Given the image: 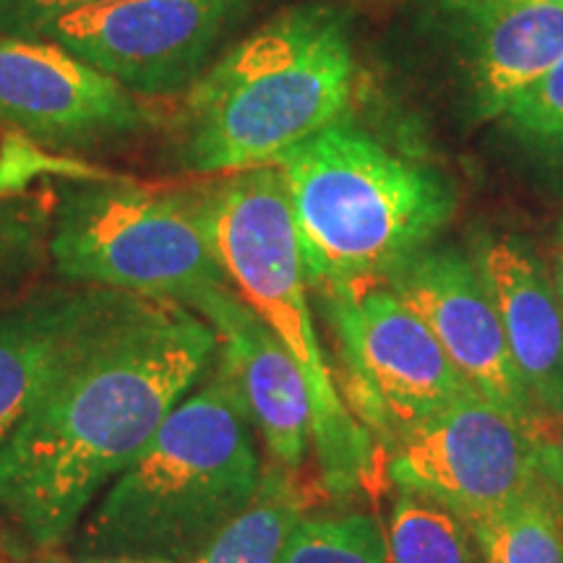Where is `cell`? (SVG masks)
I'll return each instance as SVG.
<instances>
[{"label":"cell","instance_id":"cell-21","mask_svg":"<svg viewBox=\"0 0 563 563\" xmlns=\"http://www.w3.org/2000/svg\"><path fill=\"white\" fill-rule=\"evenodd\" d=\"M51 220L37 199H0V292L24 285L45 262Z\"/></svg>","mask_w":563,"mask_h":563},{"label":"cell","instance_id":"cell-18","mask_svg":"<svg viewBox=\"0 0 563 563\" xmlns=\"http://www.w3.org/2000/svg\"><path fill=\"white\" fill-rule=\"evenodd\" d=\"M384 538L389 563H483L481 545L460 514L415 493L394 498Z\"/></svg>","mask_w":563,"mask_h":563},{"label":"cell","instance_id":"cell-20","mask_svg":"<svg viewBox=\"0 0 563 563\" xmlns=\"http://www.w3.org/2000/svg\"><path fill=\"white\" fill-rule=\"evenodd\" d=\"M498 121L527 157L563 183V60L519 95Z\"/></svg>","mask_w":563,"mask_h":563},{"label":"cell","instance_id":"cell-22","mask_svg":"<svg viewBox=\"0 0 563 563\" xmlns=\"http://www.w3.org/2000/svg\"><path fill=\"white\" fill-rule=\"evenodd\" d=\"M42 175H58L60 180H81V178H104V170L84 165L74 157L51 154L45 146L19 136V133L5 131L3 144H0V199L16 196L24 191L34 178Z\"/></svg>","mask_w":563,"mask_h":563},{"label":"cell","instance_id":"cell-24","mask_svg":"<svg viewBox=\"0 0 563 563\" xmlns=\"http://www.w3.org/2000/svg\"><path fill=\"white\" fill-rule=\"evenodd\" d=\"M540 446H543L545 473L563 498V407L559 415L540 426Z\"/></svg>","mask_w":563,"mask_h":563},{"label":"cell","instance_id":"cell-26","mask_svg":"<svg viewBox=\"0 0 563 563\" xmlns=\"http://www.w3.org/2000/svg\"><path fill=\"white\" fill-rule=\"evenodd\" d=\"M452 3H501V5H559V9H563V0H452Z\"/></svg>","mask_w":563,"mask_h":563},{"label":"cell","instance_id":"cell-23","mask_svg":"<svg viewBox=\"0 0 563 563\" xmlns=\"http://www.w3.org/2000/svg\"><path fill=\"white\" fill-rule=\"evenodd\" d=\"M100 3L112 0H0V34L30 40L51 21Z\"/></svg>","mask_w":563,"mask_h":563},{"label":"cell","instance_id":"cell-2","mask_svg":"<svg viewBox=\"0 0 563 563\" xmlns=\"http://www.w3.org/2000/svg\"><path fill=\"white\" fill-rule=\"evenodd\" d=\"M256 428L217 352L188 394L104 488L74 540L76 561L194 563L249 509L264 481Z\"/></svg>","mask_w":563,"mask_h":563},{"label":"cell","instance_id":"cell-11","mask_svg":"<svg viewBox=\"0 0 563 563\" xmlns=\"http://www.w3.org/2000/svg\"><path fill=\"white\" fill-rule=\"evenodd\" d=\"M386 285L431 329L464 382L540 431L543 418L519 378L501 319L470 253L428 245Z\"/></svg>","mask_w":563,"mask_h":563},{"label":"cell","instance_id":"cell-16","mask_svg":"<svg viewBox=\"0 0 563 563\" xmlns=\"http://www.w3.org/2000/svg\"><path fill=\"white\" fill-rule=\"evenodd\" d=\"M306 506L298 481L272 464L249 509L232 519L194 563H277L287 534L306 517Z\"/></svg>","mask_w":563,"mask_h":563},{"label":"cell","instance_id":"cell-15","mask_svg":"<svg viewBox=\"0 0 563 563\" xmlns=\"http://www.w3.org/2000/svg\"><path fill=\"white\" fill-rule=\"evenodd\" d=\"M470 108L481 121L506 108L563 60L559 5L452 3Z\"/></svg>","mask_w":563,"mask_h":563},{"label":"cell","instance_id":"cell-25","mask_svg":"<svg viewBox=\"0 0 563 563\" xmlns=\"http://www.w3.org/2000/svg\"><path fill=\"white\" fill-rule=\"evenodd\" d=\"M548 269H551L555 292H559V298L563 302V220L555 224L551 241V264H548Z\"/></svg>","mask_w":563,"mask_h":563},{"label":"cell","instance_id":"cell-27","mask_svg":"<svg viewBox=\"0 0 563 563\" xmlns=\"http://www.w3.org/2000/svg\"><path fill=\"white\" fill-rule=\"evenodd\" d=\"M19 563H70L68 559H63V555L55 551V548H47V551H40L30 555V559L19 561Z\"/></svg>","mask_w":563,"mask_h":563},{"label":"cell","instance_id":"cell-1","mask_svg":"<svg viewBox=\"0 0 563 563\" xmlns=\"http://www.w3.org/2000/svg\"><path fill=\"white\" fill-rule=\"evenodd\" d=\"M217 352L220 336L203 316L131 295L0 462V519L21 543L37 551L66 543Z\"/></svg>","mask_w":563,"mask_h":563},{"label":"cell","instance_id":"cell-8","mask_svg":"<svg viewBox=\"0 0 563 563\" xmlns=\"http://www.w3.org/2000/svg\"><path fill=\"white\" fill-rule=\"evenodd\" d=\"M389 481L473 522L551 477L538 428L470 389L394 443Z\"/></svg>","mask_w":563,"mask_h":563},{"label":"cell","instance_id":"cell-5","mask_svg":"<svg viewBox=\"0 0 563 563\" xmlns=\"http://www.w3.org/2000/svg\"><path fill=\"white\" fill-rule=\"evenodd\" d=\"M199 207L230 287L306 376L321 483L334 496H350L371 481L376 441L344 402L323 357L285 175L277 165L230 173L201 188Z\"/></svg>","mask_w":563,"mask_h":563},{"label":"cell","instance_id":"cell-19","mask_svg":"<svg viewBox=\"0 0 563 563\" xmlns=\"http://www.w3.org/2000/svg\"><path fill=\"white\" fill-rule=\"evenodd\" d=\"M277 563H389V551L384 527L371 514H306L287 534Z\"/></svg>","mask_w":563,"mask_h":563},{"label":"cell","instance_id":"cell-7","mask_svg":"<svg viewBox=\"0 0 563 563\" xmlns=\"http://www.w3.org/2000/svg\"><path fill=\"white\" fill-rule=\"evenodd\" d=\"M342 363V397L373 441L394 446L473 386L386 282L321 295Z\"/></svg>","mask_w":563,"mask_h":563},{"label":"cell","instance_id":"cell-28","mask_svg":"<svg viewBox=\"0 0 563 563\" xmlns=\"http://www.w3.org/2000/svg\"><path fill=\"white\" fill-rule=\"evenodd\" d=\"M87 563H139V561H129V559H97V561H87Z\"/></svg>","mask_w":563,"mask_h":563},{"label":"cell","instance_id":"cell-9","mask_svg":"<svg viewBox=\"0 0 563 563\" xmlns=\"http://www.w3.org/2000/svg\"><path fill=\"white\" fill-rule=\"evenodd\" d=\"M253 0H112L66 13L30 40L87 60L136 97L188 91Z\"/></svg>","mask_w":563,"mask_h":563},{"label":"cell","instance_id":"cell-17","mask_svg":"<svg viewBox=\"0 0 563 563\" xmlns=\"http://www.w3.org/2000/svg\"><path fill=\"white\" fill-rule=\"evenodd\" d=\"M467 525L483 563H563V498L551 481Z\"/></svg>","mask_w":563,"mask_h":563},{"label":"cell","instance_id":"cell-14","mask_svg":"<svg viewBox=\"0 0 563 563\" xmlns=\"http://www.w3.org/2000/svg\"><path fill=\"white\" fill-rule=\"evenodd\" d=\"M201 316L220 336V357L235 378L266 452L277 467L295 475L311 449L313 418L298 363L235 290L217 298Z\"/></svg>","mask_w":563,"mask_h":563},{"label":"cell","instance_id":"cell-12","mask_svg":"<svg viewBox=\"0 0 563 563\" xmlns=\"http://www.w3.org/2000/svg\"><path fill=\"white\" fill-rule=\"evenodd\" d=\"M129 292L70 285L0 306V462Z\"/></svg>","mask_w":563,"mask_h":563},{"label":"cell","instance_id":"cell-4","mask_svg":"<svg viewBox=\"0 0 563 563\" xmlns=\"http://www.w3.org/2000/svg\"><path fill=\"white\" fill-rule=\"evenodd\" d=\"M308 287L329 295L378 285L452 220V186L431 167L334 123L277 159Z\"/></svg>","mask_w":563,"mask_h":563},{"label":"cell","instance_id":"cell-13","mask_svg":"<svg viewBox=\"0 0 563 563\" xmlns=\"http://www.w3.org/2000/svg\"><path fill=\"white\" fill-rule=\"evenodd\" d=\"M501 319L511 361L540 418L563 407V302L551 269L514 232H477L470 251Z\"/></svg>","mask_w":563,"mask_h":563},{"label":"cell","instance_id":"cell-10","mask_svg":"<svg viewBox=\"0 0 563 563\" xmlns=\"http://www.w3.org/2000/svg\"><path fill=\"white\" fill-rule=\"evenodd\" d=\"M150 123L136 95L47 40L0 37V129L58 152L136 136Z\"/></svg>","mask_w":563,"mask_h":563},{"label":"cell","instance_id":"cell-6","mask_svg":"<svg viewBox=\"0 0 563 563\" xmlns=\"http://www.w3.org/2000/svg\"><path fill=\"white\" fill-rule=\"evenodd\" d=\"M47 256L68 285L173 300L199 316L232 290L203 228L199 191L115 175L60 183Z\"/></svg>","mask_w":563,"mask_h":563},{"label":"cell","instance_id":"cell-3","mask_svg":"<svg viewBox=\"0 0 563 563\" xmlns=\"http://www.w3.org/2000/svg\"><path fill=\"white\" fill-rule=\"evenodd\" d=\"M352 84L347 19L319 3L279 11L188 89L175 136L180 167L209 175L277 165L342 121Z\"/></svg>","mask_w":563,"mask_h":563}]
</instances>
